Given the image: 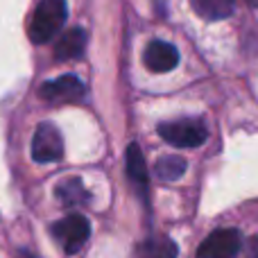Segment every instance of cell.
Returning a JSON list of instances; mask_svg holds the SVG:
<instances>
[{"label":"cell","instance_id":"2","mask_svg":"<svg viewBox=\"0 0 258 258\" xmlns=\"http://www.w3.org/2000/svg\"><path fill=\"white\" fill-rule=\"evenodd\" d=\"M159 136L174 147H200L209 138V129L202 118H177L156 127Z\"/></svg>","mask_w":258,"mask_h":258},{"label":"cell","instance_id":"16","mask_svg":"<svg viewBox=\"0 0 258 258\" xmlns=\"http://www.w3.org/2000/svg\"><path fill=\"white\" fill-rule=\"evenodd\" d=\"M247 5H251V7H258V0H245Z\"/></svg>","mask_w":258,"mask_h":258},{"label":"cell","instance_id":"15","mask_svg":"<svg viewBox=\"0 0 258 258\" xmlns=\"http://www.w3.org/2000/svg\"><path fill=\"white\" fill-rule=\"evenodd\" d=\"M18 258H36V256H34V254H30L27 249H21V251H18Z\"/></svg>","mask_w":258,"mask_h":258},{"label":"cell","instance_id":"13","mask_svg":"<svg viewBox=\"0 0 258 258\" xmlns=\"http://www.w3.org/2000/svg\"><path fill=\"white\" fill-rule=\"evenodd\" d=\"M188 163L183 156H177V154H168V156H161L154 165V172L159 179L163 181H177L179 177H183L186 172Z\"/></svg>","mask_w":258,"mask_h":258},{"label":"cell","instance_id":"6","mask_svg":"<svg viewBox=\"0 0 258 258\" xmlns=\"http://www.w3.org/2000/svg\"><path fill=\"white\" fill-rule=\"evenodd\" d=\"M39 95L48 102H73L84 95V84L75 75H61L41 86Z\"/></svg>","mask_w":258,"mask_h":258},{"label":"cell","instance_id":"10","mask_svg":"<svg viewBox=\"0 0 258 258\" xmlns=\"http://www.w3.org/2000/svg\"><path fill=\"white\" fill-rule=\"evenodd\" d=\"M54 195L63 206H84L91 202V192L86 190L82 179L77 177H68L63 181H59L57 188H54Z\"/></svg>","mask_w":258,"mask_h":258},{"label":"cell","instance_id":"7","mask_svg":"<svg viewBox=\"0 0 258 258\" xmlns=\"http://www.w3.org/2000/svg\"><path fill=\"white\" fill-rule=\"evenodd\" d=\"M143 61H145L147 71H152V73H168L179 63V52L172 43L152 41V43L145 48Z\"/></svg>","mask_w":258,"mask_h":258},{"label":"cell","instance_id":"5","mask_svg":"<svg viewBox=\"0 0 258 258\" xmlns=\"http://www.w3.org/2000/svg\"><path fill=\"white\" fill-rule=\"evenodd\" d=\"M242 236L238 229H218L197 249V258H238Z\"/></svg>","mask_w":258,"mask_h":258},{"label":"cell","instance_id":"12","mask_svg":"<svg viewBox=\"0 0 258 258\" xmlns=\"http://www.w3.org/2000/svg\"><path fill=\"white\" fill-rule=\"evenodd\" d=\"M190 7L204 21H222L236 9V0H190Z\"/></svg>","mask_w":258,"mask_h":258},{"label":"cell","instance_id":"4","mask_svg":"<svg viewBox=\"0 0 258 258\" xmlns=\"http://www.w3.org/2000/svg\"><path fill=\"white\" fill-rule=\"evenodd\" d=\"M63 156L61 132L52 122H41L32 136V159L36 163H54Z\"/></svg>","mask_w":258,"mask_h":258},{"label":"cell","instance_id":"3","mask_svg":"<svg viewBox=\"0 0 258 258\" xmlns=\"http://www.w3.org/2000/svg\"><path fill=\"white\" fill-rule=\"evenodd\" d=\"M50 233H52V238L61 245V249L66 251V254H77V251L84 247V242L89 240L91 224L84 215L73 213V215H66V218L57 220V222L50 227Z\"/></svg>","mask_w":258,"mask_h":258},{"label":"cell","instance_id":"11","mask_svg":"<svg viewBox=\"0 0 258 258\" xmlns=\"http://www.w3.org/2000/svg\"><path fill=\"white\" fill-rule=\"evenodd\" d=\"M136 258H177V245L165 236H152L138 242Z\"/></svg>","mask_w":258,"mask_h":258},{"label":"cell","instance_id":"9","mask_svg":"<svg viewBox=\"0 0 258 258\" xmlns=\"http://www.w3.org/2000/svg\"><path fill=\"white\" fill-rule=\"evenodd\" d=\"M86 48V32L82 27H73L66 34L59 36L57 48H54V54H57L59 61H68V59H77L82 57Z\"/></svg>","mask_w":258,"mask_h":258},{"label":"cell","instance_id":"8","mask_svg":"<svg viewBox=\"0 0 258 258\" xmlns=\"http://www.w3.org/2000/svg\"><path fill=\"white\" fill-rule=\"evenodd\" d=\"M127 177L132 181V186L136 188V192L145 200L147 197V188H150V179H147V168H145V159L141 154V147L136 143L127 147Z\"/></svg>","mask_w":258,"mask_h":258},{"label":"cell","instance_id":"14","mask_svg":"<svg viewBox=\"0 0 258 258\" xmlns=\"http://www.w3.org/2000/svg\"><path fill=\"white\" fill-rule=\"evenodd\" d=\"M247 258H258V238H249L247 240Z\"/></svg>","mask_w":258,"mask_h":258},{"label":"cell","instance_id":"1","mask_svg":"<svg viewBox=\"0 0 258 258\" xmlns=\"http://www.w3.org/2000/svg\"><path fill=\"white\" fill-rule=\"evenodd\" d=\"M68 16L66 0H41L30 23V39L34 43H48L61 32Z\"/></svg>","mask_w":258,"mask_h":258}]
</instances>
